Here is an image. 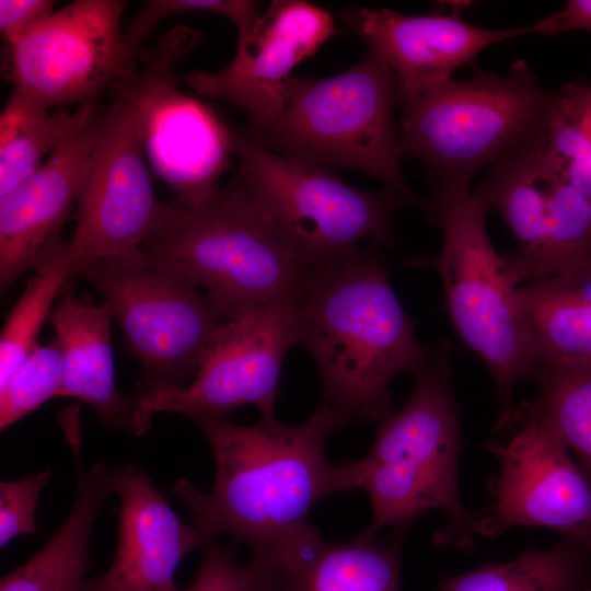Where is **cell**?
Masks as SVG:
<instances>
[{"mask_svg":"<svg viewBox=\"0 0 591 591\" xmlns=\"http://www.w3.org/2000/svg\"><path fill=\"white\" fill-rule=\"evenodd\" d=\"M192 421L211 448L213 486L205 493L181 478L173 493L197 529L209 537L222 533L245 543L252 559L278 569L322 537L308 514L335 493L325 443L351 424L343 414L320 404L300 425L276 417L251 426L213 416Z\"/></svg>","mask_w":591,"mask_h":591,"instance_id":"cell-1","label":"cell"},{"mask_svg":"<svg viewBox=\"0 0 591 591\" xmlns=\"http://www.w3.org/2000/svg\"><path fill=\"white\" fill-rule=\"evenodd\" d=\"M298 346L320 372V404L356 420L381 422L394 413L387 386L415 372L429 348L415 334L390 282L378 246L308 269L294 301Z\"/></svg>","mask_w":591,"mask_h":591,"instance_id":"cell-2","label":"cell"},{"mask_svg":"<svg viewBox=\"0 0 591 591\" xmlns=\"http://www.w3.org/2000/svg\"><path fill=\"white\" fill-rule=\"evenodd\" d=\"M450 344L430 347L414 372L415 389L407 403L378 424L375 441L366 457L334 465V490L362 488L373 518L363 531L409 528L430 510L447 515L437 532L438 547L472 551L477 514L462 501L457 465L462 448L459 408L452 392Z\"/></svg>","mask_w":591,"mask_h":591,"instance_id":"cell-3","label":"cell"},{"mask_svg":"<svg viewBox=\"0 0 591 591\" xmlns=\"http://www.w3.org/2000/svg\"><path fill=\"white\" fill-rule=\"evenodd\" d=\"M396 81L375 51L328 78L292 76L277 117L263 128H244L265 148L322 167H349L404 194L427 216L402 174L403 152L394 119Z\"/></svg>","mask_w":591,"mask_h":591,"instance_id":"cell-4","label":"cell"},{"mask_svg":"<svg viewBox=\"0 0 591 591\" xmlns=\"http://www.w3.org/2000/svg\"><path fill=\"white\" fill-rule=\"evenodd\" d=\"M139 248L198 287L225 320L296 301L308 270L252 207L236 178L199 204L172 201Z\"/></svg>","mask_w":591,"mask_h":591,"instance_id":"cell-5","label":"cell"},{"mask_svg":"<svg viewBox=\"0 0 591 591\" xmlns=\"http://www.w3.org/2000/svg\"><path fill=\"white\" fill-rule=\"evenodd\" d=\"M551 96L523 60L508 74L450 78L399 105L403 155L422 163L433 192L470 193L480 169L541 135Z\"/></svg>","mask_w":591,"mask_h":591,"instance_id":"cell-6","label":"cell"},{"mask_svg":"<svg viewBox=\"0 0 591 591\" xmlns=\"http://www.w3.org/2000/svg\"><path fill=\"white\" fill-rule=\"evenodd\" d=\"M237 182L256 212L306 269L335 263L368 241L393 245L392 219L413 204L401 192L347 185L314 164L280 155L232 128Z\"/></svg>","mask_w":591,"mask_h":591,"instance_id":"cell-7","label":"cell"},{"mask_svg":"<svg viewBox=\"0 0 591 591\" xmlns=\"http://www.w3.org/2000/svg\"><path fill=\"white\" fill-rule=\"evenodd\" d=\"M428 219L442 231L431 259L447 313L462 341L484 362L497 389L500 417L512 410L515 384L532 379L538 359L503 254L485 225L488 210L471 193L433 192Z\"/></svg>","mask_w":591,"mask_h":591,"instance_id":"cell-8","label":"cell"},{"mask_svg":"<svg viewBox=\"0 0 591 591\" xmlns=\"http://www.w3.org/2000/svg\"><path fill=\"white\" fill-rule=\"evenodd\" d=\"M202 37L174 26L111 88L131 113L148 165L174 193L173 201L188 206L211 196L232 167V127L177 88L175 66Z\"/></svg>","mask_w":591,"mask_h":591,"instance_id":"cell-9","label":"cell"},{"mask_svg":"<svg viewBox=\"0 0 591 591\" xmlns=\"http://www.w3.org/2000/svg\"><path fill=\"white\" fill-rule=\"evenodd\" d=\"M102 294L141 368L139 392L184 387L225 321L189 280L140 248L96 259L77 275Z\"/></svg>","mask_w":591,"mask_h":591,"instance_id":"cell-10","label":"cell"},{"mask_svg":"<svg viewBox=\"0 0 591 591\" xmlns=\"http://www.w3.org/2000/svg\"><path fill=\"white\" fill-rule=\"evenodd\" d=\"M540 136L494 164L472 196L518 243L503 254L515 286L554 276L591 285V200L548 164Z\"/></svg>","mask_w":591,"mask_h":591,"instance_id":"cell-11","label":"cell"},{"mask_svg":"<svg viewBox=\"0 0 591 591\" xmlns=\"http://www.w3.org/2000/svg\"><path fill=\"white\" fill-rule=\"evenodd\" d=\"M486 448L500 468L487 486L491 505L477 514L476 534L548 528L591 552V480L530 401L499 417Z\"/></svg>","mask_w":591,"mask_h":591,"instance_id":"cell-12","label":"cell"},{"mask_svg":"<svg viewBox=\"0 0 591 591\" xmlns=\"http://www.w3.org/2000/svg\"><path fill=\"white\" fill-rule=\"evenodd\" d=\"M120 0H77L5 43L12 90L48 107L96 101L135 66Z\"/></svg>","mask_w":591,"mask_h":591,"instance_id":"cell-13","label":"cell"},{"mask_svg":"<svg viewBox=\"0 0 591 591\" xmlns=\"http://www.w3.org/2000/svg\"><path fill=\"white\" fill-rule=\"evenodd\" d=\"M294 346V301L269 303L225 320L189 384L154 385L139 392L141 416L151 424L154 413L171 412L192 420L225 417L240 406L255 405L262 418L276 417L282 362Z\"/></svg>","mask_w":591,"mask_h":591,"instance_id":"cell-14","label":"cell"},{"mask_svg":"<svg viewBox=\"0 0 591 591\" xmlns=\"http://www.w3.org/2000/svg\"><path fill=\"white\" fill-rule=\"evenodd\" d=\"M77 206L67 242L73 276L96 259L139 248L169 211L155 194L131 113L116 99L94 114L93 150Z\"/></svg>","mask_w":591,"mask_h":591,"instance_id":"cell-15","label":"cell"},{"mask_svg":"<svg viewBox=\"0 0 591 591\" xmlns=\"http://www.w3.org/2000/svg\"><path fill=\"white\" fill-rule=\"evenodd\" d=\"M337 32L333 16L321 7L275 0L237 36L230 63L216 72L193 70L184 79L197 93L242 109L251 128H263L279 114L292 70Z\"/></svg>","mask_w":591,"mask_h":591,"instance_id":"cell-16","label":"cell"},{"mask_svg":"<svg viewBox=\"0 0 591 591\" xmlns=\"http://www.w3.org/2000/svg\"><path fill=\"white\" fill-rule=\"evenodd\" d=\"M97 106L79 105L71 129L43 165L0 196L1 291L66 245L61 230L86 178Z\"/></svg>","mask_w":591,"mask_h":591,"instance_id":"cell-17","label":"cell"},{"mask_svg":"<svg viewBox=\"0 0 591 591\" xmlns=\"http://www.w3.org/2000/svg\"><path fill=\"white\" fill-rule=\"evenodd\" d=\"M339 18L379 54L394 73L397 104L407 103L452 78L496 43L531 33V26L484 28L457 13L403 14L390 9L346 7Z\"/></svg>","mask_w":591,"mask_h":591,"instance_id":"cell-18","label":"cell"},{"mask_svg":"<svg viewBox=\"0 0 591 591\" xmlns=\"http://www.w3.org/2000/svg\"><path fill=\"white\" fill-rule=\"evenodd\" d=\"M120 505L114 560L81 591H178L175 571L184 556L212 538L181 521L166 498L138 465L119 467Z\"/></svg>","mask_w":591,"mask_h":591,"instance_id":"cell-19","label":"cell"},{"mask_svg":"<svg viewBox=\"0 0 591 591\" xmlns=\"http://www.w3.org/2000/svg\"><path fill=\"white\" fill-rule=\"evenodd\" d=\"M113 320L104 302L95 304L68 292L59 296L49 316L63 361L59 396L92 406L101 424L109 430L141 436L151 424L142 418L137 398L121 395L115 384Z\"/></svg>","mask_w":591,"mask_h":591,"instance_id":"cell-20","label":"cell"},{"mask_svg":"<svg viewBox=\"0 0 591 591\" xmlns=\"http://www.w3.org/2000/svg\"><path fill=\"white\" fill-rule=\"evenodd\" d=\"M66 434L77 474L72 508L40 551L1 578L0 591H81L86 580L92 528L107 498L116 494L119 467L101 462L88 471L79 427H67Z\"/></svg>","mask_w":591,"mask_h":591,"instance_id":"cell-21","label":"cell"},{"mask_svg":"<svg viewBox=\"0 0 591 591\" xmlns=\"http://www.w3.org/2000/svg\"><path fill=\"white\" fill-rule=\"evenodd\" d=\"M398 528L386 540L362 531L344 543L322 537L278 569L281 591H401L404 536Z\"/></svg>","mask_w":591,"mask_h":591,"instance_id":"cell-22","label":"cell"},{"mask_svg":"<svg viewBox=\"0 0 591 591\" xmlns=\"http://www.w3.org/2000/svg\"><path fill=\"white\" fill-rule=\"evenodd\" d=\"M437 591H591V552L567 536L503 564L444 577Z\"/></svg>","mask_w":591,"mask_h":591,"instance_id":"cell-23","label":"cell"},{"mask_svg":"<svg viewBox=\"0 0 591 591\" xmlns=\"http://www.w3.org/2000/svg\"><path fill=\"white\" fill-rule=\"evenodd\" d=\"M517 298L538 364L591 355V293L587 285L546 277L518 286Z\"/></svg>","mask_w":591,"mask_h":591,"instance_id":"cell-24","label":"cell"},{"mask_svg":"<svg viewBox=\"0 0 591 591\" xmlns=\"http://www.w3.org/2000/svg\"><path fill=\"white\" fill-rule=\"evenodd\" d=\"M76 112L55 111L12 90L0 115V196L42 165L61 143Z\"/></svg>","mask_w":591,"mask_h":591,"instance_id":"cell-25","label":"cell"},{"mask_svg":"<svg viewBox=\"0 0 591 591\" xmlns=\"http://www.w3.org/2000/svg\"><path fill=\"white\" fill-rule=\"evenodd\" d=\"M534 410L578 455L591 480V355L542 362L532 378Z\"/></svg>","mask_w":591,"mask_h":591,"instance_id":"cell-26","label":"cell"},{"mask_svg":"<svg viewBox=\"0 0 591 591\" xmlns=\"http://www.w3.org/2000/svg\"><path fill=\"white\" fill-rule=\"evenodd\" d=\"M540 146L548 164L591 200V82L552 90Z\"/></svg>","mask_w":591,"mask_h":591,"instance_id":"cell-27","label":"cell"},{"mask_svg":"<svg viewBox=\"0 0 591 591\" xmlns=\"http://www.w3.org/2000/svg\"><path fill=\"white\" fill-rule=\"evenodd\" d=\"M10 311L0 336V387L15 369L39 346L37 338L49 318L53 304L73 277V259L68 244L35 269Z\"/></svg>","mask_w":591,"mask_h":591,"instance_id":"cell-28","label":"cell"},{"mask_svg":"<svg viewBox=\"0 0 591 591\" xmlns=\"http://www.w3.org/2000/svg\"><path fill=\"white\" fill-rule=\"evenodd\" d=\"M63 361L56 337L38 346L0 387V429L34 412L60 394Z\"/></svg>","mask_w":591,"mask_h":591,"instance_id":"cell-29","label":"cell"},{"mask_svg":"<svg viewBox=\"0 0 591 591\" xmlns=\"http://www.w3.org/2000/svg\"><path fill=\"white\" fill-rule=\"evenodd\" d=\"M178 591H281L279 570L252 558L241 565L233 552L210 538L193 581Z\"/></svg>","mask_w":591,"mask_h":591,"instance_id":"cell-30","label":"cell"},{"mask_svg":"<svg viewBox=\"0 0 591 591\" xmlns=\"http://www.w3.org/2000/svg\"><path fill=\"white\" fill-rule=\"evenodd\" d=\"M198 11L228 18L235 25L237 36L251 30L262 14L258 2L250 0H150L131 19L125 31L130 53L138 58L143 50L142 44L166 18Z\"/></svg>","mask_w":591,"mask_h":591,"instance_id":"cell-31","label":"cell"},{"mask_svg":"<svg viewBox=\"0 0 591 591\" xmlns=\"http://www.w3.org/2000/svg\"><path fill=\"white\" fill-rule=\"evenodd\" d=\"M46 468L19 480L0 483V546L19 535L37 533L34 512L51 476Z\"/></svg>","mask_w":591,"mask_h":591,"instance_id":"cell-32","label":"cell"},{"mask_svg":"<svg viewBox=\"0 0 591 591\" xmlns=\"http://www.w3.org/2000/svg\"><path fill=\"white\" fill-rule=\"evenodd\" d=\"M50 0H0V32L10 42L54 13Z\"/></svg>","mask_w":591,"mask_h":591,"instance_id":"cell-33","label":"cell"},{"mask_svg":"<svg viewBox=\"0 0 591 591\" xmlns=\"http://www.w3.org/2000/svg\"><path fill=\"white\" fill-rule=\"evenodd\" d=\"M530 26L531 33L540 35L573 30L591 32V0H569L561 10Z\"/></svg>","mask_w":591,"mask_h":591,"instance_id":"cell-34","label":"cell"}]
</instances>
